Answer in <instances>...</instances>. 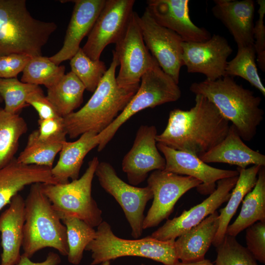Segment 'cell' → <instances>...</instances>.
Returning <instances> with one entry per match:
<instances>
[{
    "instance_id": "obj_5",
    "label": "cell",
    "mask_w": 265,
    "mask_h": 265,
    "mask_svg": "<svg viewBox=\"0 0 265 265\" xmlns=\"http://www.w3.org/2000/svg\"><path fill=\"white\" fill-rule=\"evenodd\" d=\"M61 221L43 192L41 183L32 184L25 200L23 254L30 258L40 250L51 247L67 256L66 228Z\"/></svg>"
},
{
    "instance_id": "obj_2",
    "label": "cell",
    "mask_w": 265,
    "mask_h": 265,
    "mask_svg": "<svg viewBox=\"0 0 265 265\" xmlns=\"http://www.w3.org/2000/svg\"><path fill=\"white\" fill-rule=\"evenodd\" d=\"M119 62L113 57L91 97L80 109L63 117L64 130L70 138L88 132L97 134L109 126L123 110L136 92L139 85L121 87L116 80Z\"/></svg>"
},
{
    "instance_id": "obj_27",
    "label": "cell",
    "mask_w": 265,
    "mask_h": 265,
    "mask_svg": "<svg viewBox=\"0 0 265 265\" xmlns=\"http://www.w3.org/2000/svg\"><path fill=\"white\" fill-rule=\"evenodd\" d=\"M261 167L259 165H252L244 169L237 168L238 177L237 183L231 192L227 205L220 210L219 226L212 243L215 247L223 240L229 222L243 198L255 186Z\"/></svg>"
},
{
    "instance_id": "obj_28",
    "label": "cell",
    "mask_w": 265,
    "mask_h": 265,
    "mask_svg": "<svg viewBox=\"0 0 265 265\" xmlns=\"http://www.w3.org/2000/svg\"><path fill=\"white\" fill-rule=\"evenodd\" d=\"M85 90L83 83L71 71L65 74L55 84L48 88L46 97L58 114L64 117L80 106Z\"/></svg>"
},
{
    "instance_id": "obj_11",
    "label": "cell",
    "mask_w": 265,
    "mask_h": 265,
    "mask_svg": "<svg viewBox=\"0 0 265 265\" xmlns=\"http://www.w3.org/2000/svg\"><path fill=\"white\" fill-rule=\"evenodd\" d=\"M134 0H106L81 48L93 60H100L105 48L124 35L133 12Z\"/></svg>"
},
{
    "instance_id": "obj_23",
    "label": "cell",
    "mask_w": 265,
    "mask_h": 265,
    "mask_svg": "<svg viewBox=\"0 0 265 265\" xmlns=\"http://www.w3.org/2000/svg\"><path fill=\"white\" fill-rule=\"evenodd\" d=\"M199 158L206 163H227L243 169L249 165L265 166V156L246 145L233 124L225 137Z\"/></svg>"
},
{
    "instance_id": "obj_35",
    "label": "cell",
    "mask_w": 265,
    "mask_h": 265,
    "mask_svg": "<svg viewBox=\"0 0 265 265\" xmlns=\"http://www.w3.org/2000/svg\"><path fill=\"white\" fill-rule=\"evenodd\" d=\"M70 65L71 72L83 83L85 90L91 92L95 90L107 69L103 61L92 60L81 48L71 58Z\"/></svg>"
},
{
    "instance_id": "obj_3",
    "label": "cell",
    "mask_w": 265,
    "mask_h": 265,
    "mask_svg": "<svg viewBox=\"0 0 265 265\" xmlns=\"http://www.w3.org/2000/svg\"><path fill=\"white\" fill-rule=\"evenodd\" d=\"M190 91L207 98L236 128L241 139L252 140L264 119L260 107L262 99L238 84L234 78L225 76L215 80L205 79L193 82Z\"/></svg>"
},
{
    "instance_id": "obj_19",
    "label": "cell",
    "mask_w": 265,
    "mask_h": 265,
    "mask_svg": "<svg viewBox=\"0 0 265 265\" xmlns=\"http://www.w3.org/2000/svg\"><path fill=\"white\" fill-rule=\"evenodd\" d=\"M106 0H75L72 14L61 49L49 58L57 65L71 59L88 35Z\"/></svg>"
},
{
    "instance_id": "obj_46",
    "label": "cell",
    "mask_w": 265,
    "mask_h": 265,
    "mask_svg": "<svg viewBox=\"0 0 265 265\" xmlns=\"http://www.w3.org/2000/svg\"><path fill=\"white\" fill-rule=\"evenodd\" d=\"M140 265H144V264H141Z\"/></svg>"
},
{
    "instance_id": "obj_38",
    "label": "cell",
    "mask_w": 265,
    "mask_h": 265,
    "mask_svg": "<svg viewBox=\"0 0 265 265\" xmlns=\"http://www.w3.org/2000/svg\"><path fill=\"white\" fill-rule=\"evenodd\" d=\"M259 6L258 19L253 29L254 48L257 54V61L260 69L265 71V26L264 18L265 15V0L257 1Z\"/></svg>"
},
{
    "instance_id": "obj_9",
    "label": "cell",
    "mask_w": 265,
    "mask_h": 265,
    "mask_svg": "<svg viewBox=\"0 0 265 265\" xmlns=\"http://www.w3.org/2000/svg\"><path fill=\"white\" fill-rule=\"evenodd\" d=\"M100 185L113 196L122 208L131 228L132 236L139 238L143 232L144 211L147 202L153 199L150 188L138 187L123 181L108 162L99 163L95 173Z\"/></svg>"
},
{
    "instance_id": "obj_34",
    "label": "cell",
    "mask_w": 265,
    "mask_h": 265,
    "mask_svg": "<svg viewBox=\"0 0 265 265\" xmlns=\"http://www.w3.org/2000/svg\"><path fill=\"white\" fill-rule=\"evenodd\" d=\"M42 90L39 85L23 82L17 78H0V96L5 103L3 108L10 114H19L29 106L26 103L28 96Z\"/></svg>"
},
{
    "instance_id": "obj_29",
    "label": "cell",
    "mask_w": 265,
    "mask_h": 265,
    "mask_svg": "<svg viewBox=\"0 0 265 265\" xmlns=\"http://www.w3.org/2000/svg\"><path fill=\"white\" fill-rule=\"evenodd\" d=\"M27 130L26 122L19 114L9 113L0 107V169L15 158L19 139Z\"/></svg>"
},
{
    "instance_id": "obj_36",
    "label": "cell",
    "mask_w": 265,
    "mask_h": 265,
    "mask_svg": "<svg viewBox=\"0 0 265 265\" xmlns=\"http://www.w3.org/2000/svg\"><path fill=\"white\" fill-rule=\"evenodd\" d=\"M216 251L214 265H258L251 253L235 237L226 234Z\"/></svg>"
},
{
    "instance_id": "obj_16",
    "label": "cell",
    "mask_w": 265,
    "mask_h": 265,
    "mask_svg": "<svg viewBox=\"0 0 265 265\" xmlns=\"http://www.w3.org/2000/svg\"><path fill=\"white\" fill-rule=\"evenodd\" d=\"M157 130L154 125H141L138 129L133 145L124 156L122 168L129 184L138 185L155 170H163L165 160L157 147Z\"/></svg>"
},
{
    "instance_id": "obj_44",
    "label": "cell",
    "mask_w": 265,
    "mask_h": 265,
    "mask_svg": "<svg viewBox=\"0 0 265 265\" xmlns=\"http://www.w3.org/2000/svg\"><path fill=\"white\" fill-rule=\"evenodd\" d=\"M100 265H110V261H104L101 263Z\"/></svg>"
},
{
    "instance_id": "obj_20",
    "label": "cell",
    "mask_w": 265,
    "mask_h": 265,
    "mask_svg": "<svg viewBox=\"0 0 265 265\" xmlns=\"http://www.w3.org/2000/svg\"><path fill=\"white\" fill-rule=\"evenodd\" d=\"M213 15L224 25L238 47L254 45L255 2L253 0H214Z\"/></svg>"
},
{
    "instance_id": "obj_7",
    "label": "cell",
    "mask_w": 265,
    "mask_h": 265,
    "mask_svg": "<svg viewBox=\"0 0 265 265\" xmlns=\"http://www.w3.org/2000/svg\"><path fill=\"white\" fill-rule=\"evenodd\" d=\"M99 163L94 157L80 178L64 184H42L43 192L62 218L74 216L92 227L102 221V212L92 196V184Z\"/></svg>"
},
{
    "instance_id": "obj_22",
    "label": "cell",
    "mask_w": 265,
    "mask_h": 265,
    "mask_svg": "<svg viewBox=\"0 0 265 265\" xmlns=\"http://www.w3.org/2000/svg\"><path fill=\"white\" fill-rule=\"evenodd\" d=\"M25 223V200L19 194L0 215V233L2 252L0 265H16L21 255Z\"/></svg>"
},
{
    "instance_id": "obj_21",
    "label": "cell",
    "mask_w": 265,
    "mask_h": 265,
    "mask_svg": "<svg viewBox=\"0 0 265 265\" xmlns=\"http://www.w3.org/2000/svg\"><path fill=\"white\" fill-rule=\"evenodd\" d=\"M35 183L57 184L51 168L23 164L15 158L0 169V211L26 186Z\"/></svg>"
},
{
    "instance_id": "obj_14",
    "label": "cell",
    "mask_w": 265,
    "mask_h": 265,
    "mask_svg": "<svg viewBox=\"0 0 265 265\" xmlns=\"http://www.w3.org/2000/svg\"><path fill=\"white\" fill-rule=\"evenodd\" d=\"M182 46L183 66L188 73L202 74L211 80L225 76L227 59L233 50L224 37L214 34L203 42L184 41Z\"/></svg>"
},
{
    "instance_id": "obj_13",
    "label": "cell",
    "mask_w": 265,
    "mask_h": 265,
    "mask_svg": "<svg viewBox=\"0 0 265 265\" xmlns=\"http://www.w3.org/2000/svg\"><path fill=\"white\" fill-rule=\"evenodd\" d=\"M144 43L159 66L178 84L181 67L182 38L173 31L159 24L146 8L139 18Z\"/></svg>"
},
{
    "instance_id": "obj_4",
    "label": "cell",
    "mask_w": 265,
    "mask_h": 265,
    "mask_svg": "<svg viewBox=\"0 0 265 265\" xmlns=\"http://www.w3.org/2000/svg\"><path fill=\"white\" fill-rule=\"evenodd\" d=\"M56 28L54 22L34 18L25 0H0V56H41L43 47Z\"/></svg>"
},
{
    "instance_id": "obj_39",
    "label": "cell",
    "mask_w": 265,
    "mask_h": 265,
    "mask_svg": "<svg viewBox=\"0 0 265 265\" xmlns=\"http://www.w3.org/2000/svg\"><path fill=\"white\" fill-rule=\"evenodd\" d=\"M31 57L28 55L17 53L0 56V78H16L23 72Z\"/></svg>"
},
{
    "instance_id": "obj_40",
    "label": "cell",
    "mask_w": 265,
    "mask_h": 265,
    "mask_svg": "<svg viewBox=\"0 0 265 265\" xmlns=\"http://www.w3.org/2000/svg\"><path fill=\"white\" fill-rule=\"evenodd\" d=\"M26 103L37 111L39 119L46 120L61 117L44 95L42 90L29 95L26 99Z\"/></svg>"
},
{
    "instance_id": "obj_32",
    "label": "cell",
    "mask_w": 265,
    "mask_h": 265,
    "mask_svg": "<svg viewBox=\"0 0 265 265\" xmlns=\"http://www.w3.org/2000/svg\"><path fill=\"white\" fill-rule=\"evenodd\" d=\"M65 67L57 65L49 57H31L23 71L21 81L34 85H44L47 89L55 84L65 75Z\"/></svg>"
},
{
    "instance_id": "obj_1",
    "label": "cell",
    "mask_w": 265,
    "mask_h": 265,
    "mask_svg": "<svg viewBox=\"0 0 265 265\" xmlns=\"http://www.w3.org/2000/svg\"><path fill=\"white\" fill-rule=\"evenodd\" d=\"M229 121L207 98L195 95L190 109L170 111L164 130L156 136L157 143L198 157L219 144L226 136Z\"/></svg>"
},
{
    "instance_id": "obj_15",
    "label": "cell",
    "mask_w": 265,
    "mask_h": 265,
    "mask_svg": "<svg viewBox=\"0 0 265 265\" xmlns=\"http://www.w3.org/2000/svg\"><path fill=\"white\" fill-rule=\"evenodd\" d=\"M238 176L218 181L216 188L201 203L185 210L179 216L167 219L165 223L150 236L160 241L175 239L197 225L223 203L228 201L230 191L234 187Z\"/></svg>"
},
{
    "instance_id": "obj_31",
    "label": "cell",
    "mask_w": 265,
    "mask_h": 265,
    "mask_svg": "<svg viewBox=\"0 0 265 265\" xmlns=\"http://www.w3.org/2000/svg\"><path fill=\"white\" fill-rule=\"evenodd\" d=\"M61 221L66 228L68 261L71 264L78 265L82 260L86 246L96 238V230L76 217H65Z\"/></svg>"
},
{
    "instance_id": "obj_10",
    "label": "cell",
    "mask_w": 265,
    "mask_h": 265,
    "mask_svg": "<svg viewBox=\"0 0 265 265\" xmlns=\"http://www.w3.org/2000/svg\"><path fill=\"white\" fill-rule=\"evenodd\" d=\"M139 18L133 11L125 34L113 51L120 66L116 80L121 87L139 85L142 76L159 65L144 43Z\"/></svg>"
},
{
    "instance_id": "obj_43",
    "label": "cell",
    "mask_w": 265,
    "mask_h": 265,
    "mask_svg": "<svg viewBox=\"0 0 265 265\" xmlns=\"http://www.w3.org/2000/svg\"><path fill=\"white\" fill-rule=\"evenodd\" d=\"M173 265H214L210 260L203 259L201 260L191 262H178Z\"/></svg>"
},
{
    "instance_id": "obj_33",
    "label": "cell",
    "mask_w": 265,
    "mask_h": 265,
    "mask_svg": "<svg viewBox=\"0 0 265 265\" xmlns=\"http://www.w3.org/2000/svg\"><path fill=\"white\" fill-rule=\"evenodd\" d=\"M256 59L254 45L238 47L235 57L227 62L225 76L244 79L265 96V87L258 72Z\"/></svg>"
},
{
    "instance_id": "obj_6",
    "label": "cell",
    "mask_w": 265,
    "mask_h": 265,
    "mask_svg": "<svg viewBox=\"0 0 265 265\" xmlns=\"http://www.w3.org/2000/svg\"><path fill=\"white\" fill-rule=\"evenodd\" d=\"M96 238L86 246L91 252V265L126 256L151 259L164 265L179 261L175 249V240L160 241L147 236L141 239H126L116 236L110 225L103 221L96 231Z\"/></svg>"
},
{
    "instance_id": "obj_37",
    "label": "cell",
    "mask_w": 265,
    "mask_h": 265,
    "mask_svg": "<svg viewBox=\"0 0 265 265\" xmlns=\"http://www.w3.org/2000/svg\"><path fill=\"white\" fill-rule=\"evenodd\" d=\"M246 248L256 261L265 264V220L258 221L246 229Z\"/></svg>"
},
{
    "instance_id": "obj_45",
    "label": "cell",
    "mask_w": 265,
    "mask_h": 265,
    "mask_svg": "<svg viewBox=\"0 0 265 265\" xmlns=\"http://www.w3.org/2000/svg\"><path fill=\"white\" fill-rule=\"evenodd\" d=\"M2 101H3L2 99L1 98V97L0 96V103H1Z\"/></svg>"
},
{
    "instance_id": "obj_12",
    "label": "cell",
    "mask_w": 265,
    "mask_h": 265,
    "mask_svg": "<svg viewBox=\"0 0 265 265\" xmlns=\"http://www.w3.org/2000/svg\"><path fill=\"white\" fill-rule=\"evenodd\" d=\"M201 184L190 176L164 170L153 171L147 179V186L152 191L153 201L144 217L143 230L157 226L164 219H168L180 198Z\"/></svg>"
},
{
    "instance_id": "obj_18",
    "label": "cell",
    "mask_w": 265,
    "mask_h": 265,
    "mask_svg": "<svg viewBox=\"0 0 265 265\" xmlns=\"http://www.w3.org/2000/svg\"><path fill=\"white\" fill-rule=\"evenodd\" d=\"M189 3L188 0H149L146 9L159 24L176 33L184 42L205 41L211 37V33L191 21Z\"/></svg>"
},
{
    "instance_id": "obj_25",
    "label": "cell",
    "mask_w": 265,
    "mask_h": 265,
    "mask_svg": "<svg viewBox=\"0 0 265 265\" xmlns=\"http://www.w3.org/2000/svg\"><path fill=\"white\" fill-rule=\"evenodd\" d=\"M97 134L94 132H88L75 141L63 142L58 160L51 169L52 175L58 184H67L69 179L73 181L79 178L84 158L99 145Z\"/></svg>"
},
{
    "instance_id": "obj_42",
    "label": "cell",
    "mask_w": 265,
    "mask_h": 265,
    "mask_svg": "<svg viewBox=\"0 0 265 265\" xmlns=\"http://www.w3.org/2000/svg\"><path fill=\"white\" fill-rule=\"evenodd\" d=\"M60 262V256L56 253L51 252L48 253L45 261L39 263L33 262L30 258L22 254L16 265H58Z\"/></svg>"
},
{
    "instance_id": "obj_24",
    "label": "cell",
    "mask_w": 265,
    "mask_h": 265,
    "mask_svg": "<svg viewBox=\"0 0 265 265\" xmlns=\"http://www.w3.org/2000/svg\"><path fill=\"white\" fill-rule=\"evenodd\" d=\"M218 226L219 213L215 211L178 237L175 241V249L178 260L191 262L205 259Z\"/></svg>"
},
{
    "instance_id": "obj_30",
    "label": "cell",
    "mask_w": 265,
    "mask_h": 265,
    "mask_svg": "<svg viewBox=\"0 0 265 265\" xmlns=\"http://www.w3.org/2000/svg\"><path fill=\"white\" fill-rule=\"evenodd\" d=\"M66 137L44 140L38 137L37 130L29 135L26 145L16 159L21 163L36 165L50 168L57 154L61 150Z\"/></svg>"
},
{
    "instance_id": "obj_8",
    "label": "cell",
    "mask_w": 265,
    "mask_h": 265,
    "mask_svg": "<svg viewBox=\"0 0 265 265\" xmlns=\"http://www.w3.org/2000/svg\"><path fill=\"white\" fill-rule=\"evenodd\" d=\"M178 84L159 65L147 71L125 108L109 126L97 134L98 151L103 150L119 128L136 113L147 108L178 101L182 94Z\"/></svg>"
},
{
    "instance_id": "obj_26",
    "label": "cell",
    "mask_w": 265,
    "mask_h": 265,
    "mask_svg": "<svg viewBox=\"0 0 265 265\" xmlns=\"http://www.w3.org/2000/svg\"><path fill=\"white\" fill-rule=\"evenodd\" d=\"M265 220V168L261 166L253 189L242 200L240 212L234 222L228 225L226 234L236 237L258 221Z\"/></svg>"
},
{
    "instance_id": "obj_17",
    "label": "cell",
    "mask_w": 265,
    "mask_h": 265,
    "mask_svg": "<svg viewBox=\"0 0 265 265\" xmlns=\"http://www.w3.org/2000/svg\"><path fill=\"white\" fill-rule=\"evenodd\" d=\"M157 147L165 160L164 170L200 181L202 184L197 188L201 194L212 193L215 189V183L221 179L238 176V170L212 167L191 153L175 150L159 143H157Z\"/></svg>"
},
{
    "instance_id": "obj_41",
    "label": "cell",
    "mask_w": 265,
    "mask_h": 265,
    "mask_svg": "<svg viewBox=\"0 0 265 265\" xmlns=\"http://www.w3.org/2000/svg\"><path fill=\"white\" fill-rule=\"evenodd\" d=\"M38 129L37 130L38 137L44 140H49L66 137L63 117L41 120L38 121Z\"/></svg>"
}]
</instances>
